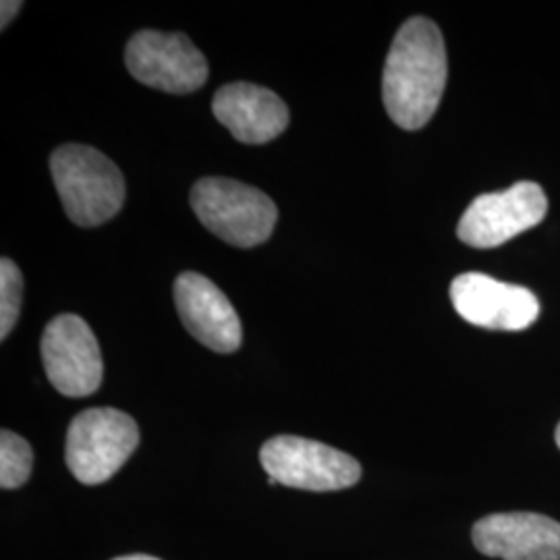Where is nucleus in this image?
I'll use <instances>...</instances> for the list:
<instances>
[{
	"label": "nucleus",
	"instance_id": "nucleus-1",
	"mask_svg": "<svg viewBox=\"0 0 560 560\" xmlns=\"http://www.w3.org/2000/svg\"><path fill=\"white\" fill-rule=\"evenodd\" d=\"M448 75L446 48L434 21L413 18L400 25L382 75V98L400 129L416 131L434 117Z\"/></svg>",
	"mask_w": 560,
	"mask_h": 560
},
{
	"label": "nucleus",
	"instance_id": "nucleus-2",
	"mask_svg": "<svg viewBox=\"0 0 560 560\" xmlns=\"http://www.w3.org/2000/svg\"><path fill=\"white\" fill-rule=\"evenodd\" d=\"M50 173L65 212L78 226H101L119 214L125 179L96 148L67 143L52 152Z\"/></svg>",
	"mask_w": 560,
	"mask_h": 560
},
{
	"label": "nucleus",
	"instance_id": "nucleus-3",
	"mask_svg": "<svg viewBox=\"0 0 560 560\" xmlns=\"http://www.w3.org/2000/svg\"><path fill=\"white\" fill-rule=\"evenodd\" d=\"M191 208L201 224L235 247H256L275 231L279 210L264 191L240 180L206 177L191 189Z\"/></svg>",
	"mask_w": 560,
	"mask_h": 560
},
{
	"label": "nucleus",
	"instance_id": "nucleus-4",
	"mask_svg": "<svg viewBox=\"0 0 560 560\" xmlns=\"http://www.w3.org/2000/svg\"><path fill=\"white\" fill-rule=\"evenodd\" d=\"M140 444L138 423L113 407L85 409L71 421L65 459L75 480L96 486L110 480Z\"/></svg>",
	"mask_w": 560,
	"mask_h": 560
},
{
	"label": "nucleus",
	"instance_id": "nucleus-5",
	"mask_svg": "<svg viewBox=\"0 0 560 560\" xmlns=\"http://www.w3.org/2000/svg\"><path fill=\"white\" fill-rule=\"evenodd\" d=\"M268 478L307 492H335L361 480V465L328 444L301 436H275L261 446Z\"/></svg>",
	"mask_w": 560,
	"mask_h": 560
},
{
	"label": "nucleus",
	"instance_id": "nucleus-6",
	"mask_svg": "<svg viewBox=\"0 0 560 560\" xmlns=\"http://www.w3.org/2000/svg\"><path fill=\"white\" fill-rule=\"evenodd\" d=\"M125 65L136 80L166 94H191L208 80V60L183 34L143 30L125 50Z\"/></svg>",
	"mask_w": 560,
	"mask_h": 560
},
{
	"label": "nucleus",
	"instance_id": "nucleus-7",
	"mask_svg": "<svg viewBox=\"0 0 560 560\" xmlns=\"http://www.w3.org/2000/svg\"><path fill=\"white\" fill-rule=\"evenodd\" d=\"M546 212L548 200L540 185L520 180L504 191L483 194L471 201L460 217L457 235L478 249L499 247L540 224Z\"/></svg>",
	"mask_w": 560,
	"mask_h": 560
},
{
	"label": "nucleus",
	"instance_id": "nucleus-8",
	"mask_svg": "<svg viewBox=\"0 0 560 560\" xmlns=\"http://www.w3.org/2000/svg\"><path fill=\"white\" fill-rule=\"evenodd\" d=\"M40 353L46 376L60 395L81 399L101 388V345L80 316L62 314L50 320L42 335Z\"/></svg>",
	"mask_w": 560,
	"mask_h": 560
},
{
	"label": "nucleus",
	"instance_id": "nucleus-9",
	"mask_svg": "<svg viewBox=\"0 0 560 560\" xmlns=\"http://www.w3.org/2000/svg\"><path fill=\"white\" fill-rule=\"evenodd\" d=\"M451 301L463 320L490 330H523L540 316V301L529 289L481 272L453 280Z\"/></svg>",
	"mask_w": 560,
	"mask_h": 560
},
{
	"label": "nucleus",
	"instance_id": "nucleus-10",
	"mask_svg": "<svg viewBox=\"0 0 560 560\" xmlns=\"http://www.w3.org/2000/svg\"><path fill=\"white\" fill-rule=\"evenodd\" d=\"M175 305L191 337L217 353H233L241 347L243 328L233 303L210 279L183 272L175 280Z\"/></svg>",
	"mask_w": 560,
	"mask_h": 560
},
{
	"label": "nucleus",
	"instance_id": "nucleus-11",
	"mask_svg": "<svg viewBox=\"0 0 560 560\" xmlns=\"http://www.w3.org/2000/svg\"><path fill=\"white\" fill-rule=\"evenodd\" d=\"M481 555L502 560H560V523L538 513H497L474 525Z\"/></svg>",
	"mask_w": 560,
	"mask_h": 560
},
{
	"label": "nucleus",
	"instance_id": "nucleus-12",
	"mask_svg": "<svg viewBox=\"0 0 560 560\" xmlns=\"http://www.w3.org/2000/svg\"><path fill=\"white\" fill-rule=\"evenodd\" d=\"M214 117L241 143L261 145L277 140L289 125V108L268 88L254 83H229L214 94Z\"/></svg>",
	"mask_w": 560,
	"mask_h": 560
},
{
	"label": "nucleus",
	"instance_id": "nucleus-13",
	"mask_svg": "<svg viewBox=\"0 0 560 560\" xmlns=\"http://www.w3.org/2000/svg\"><path fill=\"white\" fill-rule=\"evenodd\" d=\"M34 465L32 446L20 434L0 432V486L2 490H15L30 480Z\"/></svg>",
	"mask_w": 560,
	"mask_h": 560
},
{
	"label": "nucleus",
	"instance_id": "nucleus-14",
	"mask_svg": "<svg viewBox=\"0 0 560 560\" xmlns=\"http://www.w3.org/2000/svg\"><path fill=\"white\" fill-rule=\"evenodd\" d=\"M21 301H23V275L20 266L9 258H2L0 260V339H7L20 320Z\"/></svg>",
	"mask_w": 560,
	"mask_h": 560
},
{
	"label": "nucleus",
	"instance_id": "nucleus-15",
	"mask_svg": "<svg viewBox=\"0 0 560 560\" xmlns=\"http://www.w3.org/2000/svg\"><path fill=\"white\" fill-rule=\"evenodd\" d=\"M23 7L21 2H9V0H4L2 4H0V15H2V20H0V25H2V30H7V25L13 21V18L20 13V9Z\"/></svg>",
	"mask_w": 560,
	"mask_h": 560
},
{
	"label": "nucleus",
	"instance_id": "nucleus-16",
	"mask_svg": "<svg viewBox=\"0 0 560 560\" xmlns=\"http://www.w3.org/2000/svg\"><path fill=\"white\" fill-rule=\"evenodd\" d=\"M115 560H161L156 559V557H148V555H129V557H119V559Z\"/></svg>",
	"mask_w": 560,
	"mask_h": 560
},
{
	"label": "nucleus",
	"instance_id": "nucleus-17",
	"mask_svg": "<svg viewBox=\"0 0 560 560\" xmlns=\"http://www.w3.org/2000/svg\"><path fill=\"white\" fill-rule=\"evenodd\" d=\"M557 444H559V448H560V423H559V428H557Z\"/></svg>",
	"mask_w": 560,
	"mask_h": 560
}]
</instances>
